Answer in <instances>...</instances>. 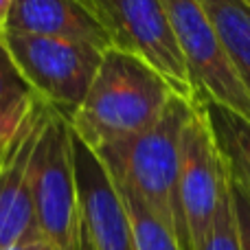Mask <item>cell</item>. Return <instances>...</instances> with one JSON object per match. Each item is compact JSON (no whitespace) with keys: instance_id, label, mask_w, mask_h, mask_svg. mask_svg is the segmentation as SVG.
Returning <instances> with one entry per match:
<instances>
[{"instance_id":"14","label":"cell","mask_w":250,"mask_h":250,"mask_svg":"<svg viewBox=\"0 0 250 250\" xmlns=\"http://www.w3.org/2000/svg\"><path fill=\"white\" fill-rule=\"evenodd\" d=\"M117 189L123 198L125 208H127L129 222H132L136 250H180L173 233L147 208V204L129 187L117 185Z\"/></svg>"},{"instance_id":"6","label":"cell","mask_w":250,"mask_h":250,"mask_svg":"<svg viewBox=\"0 0 250 250\" xmlns=\"http://www.w3.org/2000/svg\"><path fill=\"white\" fill-rule=\"evenodd\" d=\"M165 7L198 99L220 104L250 121V97L222 48L204 4L200 0H165Z\"/></svg>"},{"instance_id":"3","label":"cell","mask_w":250,"mask_h":250,"mask_svg":"<svg viewBox=\"0 0 250 250\" xmlns=\"http://www.w3.org/2000/svg\"><path fill=\"white\" fill-rule=\"evenodd\" d=\"M31 195L40 233L57 250L82 248L73 129L64 114L46 110L31 158Z\"/></svg>"},{"instance_id":"15","label":"cell","mask_w":250,"mask_h":250,"mask_svg":"<svg viewBox=\"0 0 250 250\" xmlns=\"http://www.w3.org/2000/svg\"><path fill=\"white\" fill-rule=\"evenodd\" d=\"M198 250H244L229 185H226L224 198H222L220 207L215 211V217H213L211 226H208L207 235H204L202 246Z\"/></svg>"},{"instance_id":"20","label":"cell","mask_w":250,"mask_h":250,"mask_svg":"<svg viewBox=\"0 0 250 250\" xmlns=\"http://www.w3.org/2000/svg\"><path fill=\"white\" fill-rule=\"evenodd\" d=\"M4 145H7V143H0V151H2V147H4Z\"/></svg>"},{"instance_id":"10","label":"cell","mask_w":250,"mask_h":250,"mask_svg":"<svg viewBox=\"0 0 250 250\" xmlns=\"http://www.w3.org/2000/svg\"><path fill=\"white\" fill-rule=\"evenodd\" d=\"M2 31L79 42L104 53L117 48L90 0H13Z\"/></svg>"},{"instance_id":"12","label":"cell","mask_w":250,"mask_h":250,"mask_svg":"<svg viewBox=\"0 0 250 250\" xmlns=\"http://www.w3.org/2000/svg\"><path fill=\"white\" fill-rule=\"evenodd\" d=\"M229 173L250 191V121L220 104L200 99Z\"/></svg>"},{"instance_id":"11","label":"cell","mask_w":250,"mask_h":250,"mask_svg":"<svg viewBox=\"0 0 250 250\" xmlns=\"http://www.w3.org/2000/svg\"><path fill=\"white\" fill-rule=\"evenodd\" d=\"M226 57L250 97V0H200Z\"/></svg>"},{"instance_id":"18","label":"cell","mask_w":250,"mask_h":250,"mask_svg":"<svg viewBox=\"0 0 250 250\" xmlns=\"http://www.w3.org/2000/svg\"><path fill=\"white\" fill-rule=\"evenodd\" d=\"M11 4H13V0H0V31H2L9 11H11Z\"/></svg>"},{"instance_id":"16","label":"cell","mask_w":250,"mask_h":250,"mask_svg":"<svg viewBox=\"0 0 250 250\" xmlns=\"http://www.w3.org/2000/svg\"><path fill=\"white\" fill-rule=\"evenodd\" d=\"M229 187H230V200H233L235 217L239 226V237H242V248L250 250V191L235 180L229 173Z\"/></svg>"},{"instance_id":"4","label":"cell","mask_w":250,"mask_h":250,"mask_svg":"<svg viewBox=\"0 0 250 250\" xmlns=\"http://www.w3.org/2000/svg\"><path fill=\"white\" fill-rule=\"evenodd\" d=\"M0 38L33 95L66 119L73 117L99 70L104 51L79 42L7 31Z\"/></svg>"},{"instance_id":"21","label":"cell","mask_w":250,"mask_h":250,"mask_svg":"<svg viewBox=\"0 0 250 250\" xmlns=\"http://www.w3.org/2000/svg\"><path fill=\"white\" fill-rule=\"evenodd\" d=\"M0 33H2V31H0Z\"/></svg>"},{"instance_id":"9","label":"cell","mask_w":250,"mask_h":250,"mask_svg":"<svg viewBox=\"0 0 250 250\" xmlns=\"http://www.w3.org/2000/svg\"><path fill=\"white\" fill-rule=\"evenodd\" d=\"M82 224L92 250H136L127 208L99 156L73 134Z\"/></svg>"},{"instance_id":"1","label":"cell","mask_w":250,"mask_h":250,"mask_svg":"<svg viewBox=\"0 0 250 250\" xmlns=\"http://www.w3.org/2000/svg\"><path fill=\"white\" fill-rule=\"evenodd\" d=\"M176 95L171 83L147 62L123 48H110L68 123L83 145L101 151L138 136Z\"/></svg>"},{"instance_id":"17","label":"cell","mask_w":250,"mask_h":250,"mask_svg":"<svg viewBox=\"0 0 250 250\" xmlns=\"http://www.w3.org/2000/svg\"><path fill=\"white\" fill-rule=\"evenodd\" d=\"M9 250H57L53 246L51 242H46V239H35V242H29V244H20V246H13Z\"/></svg>"},{"instance_id":"19","label":"cell","mask_w":250,"mask_h":250,"mask_svg":"<svg viewBox=\"0 0 250 250\" xmlns=\"http://www.w3.org/2000/svg\"><path fill=\"white\" fill-rule=\"evenodd\" d=\"M79 250H92V246H90V242H88V237H86V230L82 229V248Z\"/></svg>"},{"instance_id":"5","label":"cell","mask_w":250,"mask_h":250,"mask_svg":"<svg viewBox=\"0 0 250 250\" xmlns=\"http://www.w3.org/2000/svg\"><path fill=\"white\" fill-rule=\"evenodd\" d=\"M114 38V46L156 68L180 97L198 99L173 35L165 0H90Z\"/></svg>"},{"instance_id":"8","label":"cell","mask_w":250,"mask_h":250,"mask_svg":"<svg viewBox=\"0 0 250 250\" xmlns=\"http://www.w3.org/2000/svg\"><path fill=\"white\" fill-rule=\"evenodd\" d=\"M48 105L38 101L0 151V250L42 239L31 195V158Z\"/></svg>"},{"instance_id":"7","label":"cell","mask_w":250,"mask_h":250,"mask_svg":"<svg viewBox=\"0 0 250 250\" xmlns=\"http://www.w3.org/2000/svg\"><path fill=\"white\" fill-rule=\"evenodd\" d=\"M226 185H229V169L215 143L207 112L198 99V105L182 134L180 176H178V200L191 250L202 246L204 235L224 198Z\"/></svg>"},{"instance_id":"2","label":"cell","mask_w":250,"mask_h":250,"mask_svg":"<svg viewBox=\"0 0 250 250\" xmlns=\"http://www.w3.org/2000/svg\"><path fill=\"white\" fill-rule=\"evenodd\" d=\"M198 99L176 95L158 119L138 136L95 151L110 178L125 185L173 233L180 250H191L178 200L182 134Z\"/></svg>"},{"instance_id":"13","label":"cell","mask_w":250,"mask_h":250,"mask_svg":"<svg viewBox=\"0 0 250 250\" xmlns=\"http://www.w3.org/2000/svg\"><path fill=\"white\" fill-rule=\"evenodd\" d=\"M38 101L0 38V143L11 141Z\"/></svg>"}]
</instances>
